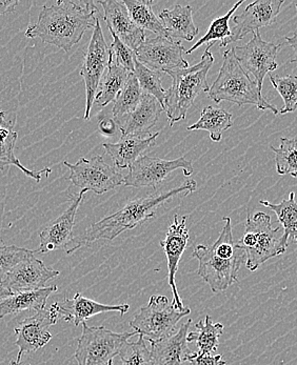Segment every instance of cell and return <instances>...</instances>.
Instances as JSON below:
<instances>
[{"mask_svg": "<svg viewBox=\"0 0 297 365\" xmlns=\"http://www.w3.org/2000/svg\"><path fill=\"white\" fill-rule=\"evenodd\" d=\"M296 16H297V4H296Z\"/></svg>", "mask_w": 297, "mask_h": 365, "instance_id": "cell-46", "label": "cell"}, {"mask_svg": "<svg viewBox=\"0 0 297 365\" xmlns=\"http://www.w3.org/2000/svg\"><path fill=\"white\" fill-rule=\"evenodd\" d=\"M35 254L36 251L1 243L0 245V283L17 264L32 257Z\"/></svg>", "mask_w": 297, "mask_h": 365, "instance_id": "cell-37", "label": "cell"}, {"mask_svg": "<svg viewBox=\"0 0 297 365\" xmlns=\"http://www.w3.org/2000/svg\"><path fill=\"white\" fill-rule=\"evenodd\" d=\"M104 9V19L108 24L111 34L115 35L131 50L136 51L146 41L145 31L139 29L131 19L123 1L106 0L99 1Z\"/></svg>", "mask_w": 297, "mask_h": 365, "instance_id": "cell-19", "label": "cell"}, {"mask_svg": "<svg viewBox=\"0 0 297 365\" xmlns=\"http://www.w3.org/2000/svg\"><path fill=\"white\" fill-rule=\"evenodd\" d=\"M116 128L115 121L108 118V117H103V118H101V120H99V129H101L104 134L109 135V136L114 134Z\"/></svg>", "mask_w": 297, "mask_h": 365, "instance_id": "cell-41", "label": "cell"}, {"mask_svg": "<svg viewBox=\"0 0 297 365\" xmlns=\"http://www.w3.org/2000/svg\"><path fill=\"white\" fill-rule=\"evenodd\" d=\"M187 362L190 365H227L221 355H210V354L194 353L188 357Z\"/></svg>", "mask_w": 297, "mask_h": 365, "instance_id": "cell-40", "label": "cell"}, {"mask_svg": "<svg viewBox=\"0 0 297 365\" xmlns=\"http://www.w3.org/2000/svg\"><path fill=\"white\" fill-rule=\"evenodd\" d=\"M281 227H272L268 214H248L245 233L236 243L246 253V267L249 271H256L266 261L287 252L288 247L281 243Z\"/></svg>", "mask_w": 297, "mask_h": 365, "instance_id": "cell-6", "label": "cell"}, {"mask_svg": "<svg viewBox=\"0 0 297 365\" xmlns=\"http://www.w3.org/2000/svg\"><path fill=\"white\" fill-rule=\"evenodd\" d=\"M123 4L127 8L131 19L139 29L151 31L159 37L170 38L163 22L153 12V6L156 2L153 0H124Z\"/></svg>", "mask_w": 297, "mask_h": 365, "instance_id": "cell-28", "label": "cell"}, {"mask_svg": "<svg viewBox=\"0 0 297 365\" xmlns=\"http://www.w3.org/2000/svg\"><path fill=\"white\" fill-rule=\"evenodd\" d=\"M283 2V0H256L248 4L241 14L232 17L235 26L227 46L241 41L249 33L253 34L261 28L276 24Z\"/></svg>", "mask_w": 297, "mask_h": 365, "instance_id": "cell-15", "label": "cell"}, {"mask_svg": "<svg viewBox=\"0 0 297 365\" xmlns=\"http://www.w3.org/2000/svg\"><path fill=\"white\" fill-rule=\"evenodd\" d=\"M111 50L106 43L99 19L93 29L92 37L81 66V76L86 85V110L84 118L89 120L104 73L110 63Z\"/></svg>", "mask_w": 297, "mask_h": 365, "instance_id": "cell-10", "label": "cell"}, {"mask_svg": "<svg viewBox=\"0 0 297 365\" xmlns=\"http://www.w3.org/2000/svg\"><path fill=\"white\" fill-rule=\"evenodd\" d=\"M163 110V108L154 97L144 93L136 110L115 121V123L121 130V137H141V135L148 134L156 125Z\"/></svg>", "mask_w": 297, "mask_h": 365, "instance_id": "cell-21", "label": "cell"}, {"mask_svg": "<svg viewBox=\"0 0 297 365\" xmlns=\"http://www.w3.org/2000/svg\"><path fill=\"white\" fill-rule=\"evenodd\" d=\"M192 320L183 323L176 333L165 339L150 342L152 365H181L193 351L188 346L187 336Z\"/></svg>", "mask_w": 297, "mask_h": 365, "instance_id": "cell-20", "label": "cell"}, {"mask_svg": "<svg viewBox=\"0 0 297 365\" xmlns=\"http://www.w3.org/2000/svg\"><path fill=\"white\" fill-rule=\"evenodd\" d=\"M159 133L151 134L147 138L139 136L121 137L117 143H103L106 154L110 155L117 169H130L141 154L154 147Z\"/></svg>", "mask_w": 297, "mask_h": 365, "instance_id": "cell-24", "label": "cell"}, {"mask_svg": "<svg viewBox=\"0 0 297 365\" xmlns=\"http://www.w3.org/2000/svg\"><path fill=\"white\" fill-rule=\"evenodd\" d=\"M286 41L293 51V58L290 59L289 63H296L297 65V33L293 36L286 37Z\"/></svg>", "mask_w": 297, "mask_h": 365, "instance_id": "cell-43", "label": "cell"}, {"mask_svg": "<svg viewBox=\"0 0 297 365\" xmlns=\"http://www.w3.org/2000/svg\"><path fill=\"white\" fill-rule=\"evenodd\" d=\"M190 313V307L177 311L166 296L153 295L131 320L130 327L148 342L158 341L176 333L177 323Z\"/></svg>", "mask_w": 297, "mask_h": 365, "instance_id": "cell-7", "label": "cell"}, {"mask_svg": "<svg viewBox=\"0 0 297 365\" xmlns=\"http://www.w3.org/2000/svg\"><path fill=\"white\" fill-rule=\"evenodd\" d=\"M10 365H21V364H19V362H16V360H13V361L10 362ZM26 365H31V364H26Z\"/></svg>", "mask_w": 297, "mask_h": 365, "instance_id": "cell-45", "label": "cell"}, {"mask_svg": "<svg viewBox=\"0 0 297 365\" xmlns=\"http://www.w3.org/2000/svg\"><path fill=\"white\" fill-rule=\"evenodd\" d=\"M181 169L186 177L193 174L191 161L186 157H179L174 160L157 158V157L141 156L130 168L127 176H125V187H155L161 185L171 173Z\"/></svg>", "mask_w": 297, "mask_h": 365, "instance_id": "cell-12", "label": "cell"}, {"mask_svg": "<svg viewBox=\"0 0 297 365\" xmlns=\"http://www.w3.org/2000/svg\"><path fill=\"white\" fill-rule=\"evenodd\" d=\"M270 148L276 154L277 174L297 178V138H281L279 148Z\"/></svg>", "mask_w": 297, "mask_h": 365, "instance_id": "cell-35", "label": "cell"}, {"mask_svg": "<svg viewBox=\"0 0 297 365\" xmlns=\"http://www.w3.org/2000/svg\"><path fill=\"white\" fill-rule=\"evenodd\" d=\"M225 225L211 247L199 245L193 251V258L198 260V274L213 293L229 289L238 281V272L246 262V253L233 240L230 217L223 218Z\"/></svg>", "mask_w": 297, "mask_h": 365, "instance_id": "cell-3", "label": "cell"}, {"mask_svg": "<svg viewBox=\"0 0 297 365\" xmlns=\"http://www.w3.org/2000/svg\"><path fill=\"white\" fill-rule=\"evenodd\" d=\"M119 358L121 365H152L151 351L145 338L141 336L136 342H127L119 353Z\"/></svg>", "mask_w": 297, "mask_h": 365, "instance_id": "cell-38", "label": "cell"}, {"mask_svg": "<svg viewBox=\"0 0 297 365\" xmlns=\"http://www.w3.org/2000/svg\"><path fill=\"white\" fill-rule=\"evenodd\" d=\"M133 74L139 81L143 92L154 97L158 101L163 110H165L166 90L163 88V83H161V73L151 70L148 66L139 63L136 58L135 59V68Z\"/></svg>", "mask_w": 297, "mask_h": 365, "instance_id": "cell-34", "label": "cell"}, {"mask_svg": "<svg viewBox=\"0 0 297 365\" xmlns=\"http://www.w3.org/2000/svg\"><path fill=\"white\" fill-rule=\"evenodd\" d=\"M243 4V0L236 2L234 4L233 8L225 15V16L218 17L215 19L210 24L209 30L206 33L205 36L203 38L199 39L194 46H192L189 50L186 51V54L190 55L192 52L199 48V46H203V44L215 43L214 41H219L221 43V48L227 46V41H229L231 37L232 32L230 29L229 21L230 19L233 17V14L236 12L237 9Z\"/></svg>", "mask_w": 297, "mask_h": 365, "instance_id": "cell-32", "label": "cell"}, {"mask_svg": "<svg viewBox=\"0 0 297 365\" xmlns=\"http://www.w3.org/2000/svg\"><path fill=\"white\" fill-rule=\"evenodd\" d=\"M233 48L239 65L248 74L253 75L259 90H263L265 77L278 68L276 57L281 46L263 41L261 33L257 31L253 33L249 43Z\"/></svg>", "mask_w": 297, "mask_h": 365, "instance_id": "cell-13", "label": "cell"}, {"mask_svg": "<svg viewBox=\"0 0 297 365\" xmlns=\"http://www.w3.org/2000/svg\"><path fill=\"white\" fill-rule=\"evenodd\" d=\"M19 2L16 0H0V16L6 13L13 12Z\"/></svg>", "mask_w": 297, "mask_h": 365, "instance_id": "cell-42", "label": "cell"}, {"mask_svg": "<svg viewBox=\"0 0 297 365\" xmlns=\"http://www.w3.org/2000/svg\"><path fill=\"white\" fill-rule=\"evenodd\" d=\"M158 19L163 22L171 39L192 41L199 33V29L193 21L191 6L176 4L172 9L163 10Z\"/></svg>", "mask_w": 297, "mask_h": 365, "instance_id": "cell-26", "label": "cell"}, {"mask_svg": "<svg viewBox=\"0 0 297 365\" xmlns=\"http://www.w3.org/2000/svg\"><path fill=\"white\" fill-rule=\"evenodd\" d=\"M135 335L136 331L115 333L105 327H89L83 323L74 358L79 365H113L114 358Z\"/></svg>", "mask_w": 297, "mask_h": 365, "instance_id": "cell-8", "label": "cell"}, {"mask_svg": "<svg viewBox=\"0 0 297 365\" xmlns=\"http://www.w3.org/2000/svg\"><path fill=\"white\" fill-rule=\"evenodd\" d=\"M13 294L12 292L10 291V289H6V287H4L2 283H0V300L6 299V298L10 297V296H12Z\"/></svg>", "mask_w": 297, "mask_h": 365, "instance_id": "cell-44", "label": "cell"}, {"mask_svg": "<svg viewBox=\"0 0 297 365\" xmlns=\"http://www.w3.org/2000/svg\"><path fill=\"white\" fill-rule=\"evenodd\" d=\"M112 37L113 43L111 46V52H112L115 61L129 72L134 73L135 59H136L134 51L131 50L125 43H121L115 35H112Z\"/></svg>", "mask_w": 297, "mask_h": 365, "instance_id": "cell-39", "label": "cell"}, {"mask_svg": "<svg viewBox=\"0 0 297 365\" xmlns=\"http://www.w3.org/2000/svg\"><path fill=\"white\" fill-rule=\"evenodd\" d=\"M197 183L193 179L183 182L178 187L129 201L127 205L116 213L106 217L91 225L83 235L73 239L66 254H73L81 247L99 240H114L128 230H133L146 221L154 218L156 211L172 197L181 194H191L196 191Z\"/></svg>", "mask_w": 297, "mask_h": 365, "instance_id": "cell-2", "label": "cell"}, {"mask_svg": "<svg viewBox=\"0 0 297 365\" xmlns=\"http://www.w3.org/2000/svg\"><path fill=\"white\" fill-rule=\"evenodd\" d=\"M233 125V116L223 108L206 107L201 112V118L196 123L188 127V130H203L209 133L210 138L214 143H219L223 133Z\"/></svg>", "mask_w": 297, "mask_h": 365, "instance_id": "cell-30", "label": "cell"}, {"mask_svg": "<svg viewBox=\"0 0 297 365\" xmlns=\"http://www.w3.org/2000/svg\"><path fill=\"white\" fill-rule=\"evenodd\" d=\"M59 307L61 319L66 322H73L75 327H79L81 323H85L86 320L99 315V314L119 312L121 316H124L130 309L129 304H103L97 301L84 297L81 293L75 294L72 299L66 298L63 302H59Z\"/></svg>", "mask_w": 297, "mask_h": 365, "instance_id": "cell-22", "label": "cell"}, {"mask_svg": "<svg viewBox=\"0 0 297 365\" xmlns=\"http://www.w3.org/2000/svg\"><path fill=\"white\" fill-rule=\"evenodd\" d=\"M195 331L188 334L187 341L196 342L199 353L213 354L216 353L219 346V337L223 335V325L221 323H213L209 315L206 316L205 319L199 320L195 324Z\"/></svg>", "mask_w": 297, "mask_h": 365, "instance_id": "cell-31", "label": "cell"}, {"mask_svg": "<svg viewBox=\"0 0 297 365\" xmlns=\"http://www.w3.org/2000/svg\"><path fill=\"white\" fill-rule=\"evenodd\" d=\"M213 44L208 46L196 65L167 72L172 78V86L166 91L165 110L171 127L186 118L188 110L201 92H209L208 73L214 63V56L210 52Z\"/></svg>", "mask_w": 297, "mask_h": 365, "instance_id": "cell-5", "label": "cell"}, {"mask_svg": "<svg viewBox=\"0 0 297 365\" xmlns=\"http://www.w3.org/2000/svg\"><path fill=\"white\" fill-rule=\"evenodd\" d=\"M187 219L188 216L179 218L178 216L175 215L166 238L161 241V245L168 259V283L172 289V304L177 311H183L186 309L179 297L178 291H177L175 276L178 271L179 261H181L183 252L187 249L188 241H189Z\"/></svg>", "mask_w": 297, "mask_h": 365, "instance_id": "cell-16", "label": "cell"}, {"mask_svg": "<svg viewBox=\"0 0 297 365\" xmlns=\"http://www.w3.org/2000/svg\"><path fill=\"white\" fill-rule=\"evenodd\" d=\"M272 86L277 91L281 98L283 106L279 110V114H288L294 112L297 108V76L296 75H287V76H276L269 75Z\"/></svg>", "mask_w": 297, "mask_h": 365, "instance_id": "cell-36", "label": "cell"}, {"mask_svg": "<svg viewBox=\"0 0 297 365\" xmlns=\"http://www.w3.org/2000/svg\"><path fill=\"white\" fill-rule=\"evenodd\" d=\"M86 190H83L76 198L73 199L70 207L57 217L54 220L44 227L43 231L39 234L41 238V245L36 251V253L46 254L50 252L57 251V250L64 249L70 247L73 239V227L75 225V218H76L77 211L79 205L85 198Z\"/></svg>", "mask_w": 297, "mask_h": 365, "instance_id": "cell-17", "label": "cell"}, {"mask_svg": "<svg viewBox=\"0 0 297 365\" xmlns=\"http://www.w3.org/2000/svg\"><path fill=\"white\" fill-rule=\"evenodd\" d=\"M133 73L129 72L123 66L119 65L112 52L110 55V63H109L106 74L103 76L99 91H97L95 101L99 107H106L109 103L116 99L117 95L125 88L129 78Z\"/></svg>", "mask_w": 297, "mask_h": 365, "instance_id": "cell-27", "label": "cell"}, {"mask_svg": "<svg viewBox=\"0 0 297 365\" xmlns=\"http://www.w3.org/2000/svg\"><path fill=\"white\" fill-rule=\"evenodd\" d=\"M143 94V90H141L136 77L134 74L131 75L125 88L119 92L115 99L112 110L113 117H114L113 120H119L126 115L134 112L141 103Z\"/></svg>", "mask_w": 297, "mask_h": 365, "instance_id": "cell-33", "label": "cell"}, {"mask_svg": "<svg viewBox=\"0 0 297 365\" xmlns=\"http://www.w3.org/2000/svg\"><path fill=\"white\" fill-rule=\"evenodd\" d=\"M223 65L218 76L214 81L208 96L216 103L229 101L235 105H251L259 110H267L278 115L279 110L261 95L256 81L251 79L235 57L234 48L225 51Z\"/></svg>", "mask_w": 297, "mask_h": 365, "instance_id": "cell-4", "label": "cell"}, {"mask_svg": "<svg viewBox=\"0 0 297 365\" xmlns=\"http://www.w3.org/2000/svg\"><path fill=\"white\" fill-rule=\"evenodd\" d=\"M57 291L56 285H51L36 291L14 293L6 299L0 300V319L24 311H41L46 307L49 297Z\"/></svg>", "mask_w": 297, "mask_h": 365, "instance_id": "cell-25", "label": "cell"}, {"mask_svg": "<svg viewBox=\"0 0 297 365\" xmlns=\"http://www.w3.org/2000/svg\"><path fill=\"white\" fill-rule=\"evenodd\" d=\"M59 274L34 255L17 264L1 283L12 293L36 291L46 287V282L59 277Z\"/></svg>", "mask_w": 297, "mask_h": 365, "instance_id": "cell-18", "label": "cell"}, {"mask_svg": "<svg viewBox=\"0 0 297 365\" xmlns=\"http://www.w3.org/2000/svg\"><path fill=\"white\" fill-rule=\"evenodd\" d=\"M259 203L263 207L272 210L276 214L277 220L283 229V234L281 236V243H283V247H288L289 238L297 243V202L296 201V193L291 192L289 198L283 199L279 203H272L266 200H261Z\"/></svg>", "mask_w": 297, "mask_h": 365, "instance_id": "cell-29", "label": "cell"}, {"mask_svg": "<svg viewBox=\"0 0 297 365\" xmlns=\"http://www.w3.org/2000/svg\"><path fill=\"white\" fill-rule=\"evenodd\" d=\"M99 19L93 1H57L44 4L39 19L26 31L28 38H39L69 52Z\"/></svg>", "mask_w": 297, "mask_h": 365, "instance_id": "cell-1", "label": "cell"}, {"mask_svg": "<svg viewBox=\"0 0 297 365\" xmlns=\"http://www.w3.org/2000/svg\"><path fill=\"white\" fill-rule=\"evenodd\" d=\"M183 54H186V48L179 41L159 36L146 38L135 51L139 63L161 73L189 68Z\"/></svg>", "mask_w": 297, "mask_h": 365, "instance_id": "cell-14", "label": "cell"}, {"mask_svg": "<svg viewBox=\"0 0 297 365\" xmlns=\"http://www.w3.org/2000/svg\"><path fill=\"white\" fill-rule=\"evenodd\" d=\"M64 165L70 170V180L75 187L86 191L103 195L125 185V177L101 156L81 158L76 163L64 161Z\"/></svg>", "mask_w": 297, "mask_h": 365, "instance_id": "cell-9", "label": "cell"}, {"mask_svg": "<svg viewBox=\"0 0 297 365\" xmlns=\"http://www.w3.org/2000/svg\"><path fill=\"white\" fill-rule=\"evenodd\" d=\"M14 125V117H11L10 113L0 110V171L6 167L14 165L26 176L39 182L44 175L48 177L52 173V169L44 168L41 171H31L21 165V161L14 154L15 143L19 137V134L13 130Z\"/></svg>", "mask_w": 297, "mask_h": 365, "instance_id": "cell-23", "label": "cell"}, {"mask_svg": "<svg viewBox=\"0 0 297 365\" xmlns=\"http://www.w3.org/2000/svg\"><path fill=\"white\" fill-rule=\"evenodd\" d=\"M61 319L59 302L53 303L49 309H41L35 315L26 318L15 327L16 342L19 347L16 362L21 364L22 355L34 353L43 349L52 339V334L49 331L52 325Z\"/></svg>", "mask_w": 297, "mask_h": 365, "instance_id": "cell-11", "label": "cell"}]
</instances>
